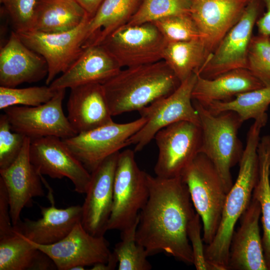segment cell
Wrapping results in <instances>:
<instances>
[{
  "label": "cell",
  "instance_id": "cell-1",
  "mask_svg": "<svg viewBox=\"0 0 270 270\" xmlns=\"http://www.w3.org/2000/svg\"><path fill=\"white\" fill-rule=\"evenodd\" d=\"M149 195L139 214L136 240L148 256L164 252L188 264L193 255L188 236L195 212L181 176L164 178L146 173Z\"/></svg>",
  "mask_w": 270,
  "mask_h": 270
},
{
  "label": "cell",
  "instance_id": "cell-2",
  "mask_svg": "<svg viewBox=\"0 0 270 270\" xmlns=\"http://www.w3.org/2000/svg\"><path fill=\"white\" fill-rule=\"evenodd\" d=\"M265 126L264 122L256 120L248 130L236 181L227 194L216 234L212 242L205 246L206 258L214 270H228L230 244L235 226L248 206L258 180V147L262 130Z\"/></svg>",
  "mask_w": 270,
  "mask_h": 270
},
{
  "label": "cell",
  "instance_id": "cell-3",
  "mask_svg": "<svg viewBox=\"0 0 270 270\" xmlns=\"http://www.w3.org/2000/svg\"><path fill=\"white\" fill-rule=\"evenodd\" d=\"M181 82L166 62L122 68L102 84L112 116L140 111L172 93Z\"/></svg>",
  "mask_w": 270,
  "mask_h": 270
},
{
  "label": "cell",
  "instance_id": "cell-4",
  "mask_svg": "<svg viewBox=\"0 0 270 270\" xmlns=\"http://www.w3.org/2000/svg\"><path fill=\"white\" fill-rule=\"evenodd\" d=\"M192 104L198 114L202 132L200 153L213 164L228 193L233 184L231 168L239 163L244 151L238 136L244 122L234 112L214 114L196 101L192 100Z\"/></svg>",
  "mask_w": 270,
  "mask_h": 270
},
{
  "label": "cell",
  "instance_id": "cell-5",
  "mask_svg": "<svg viewBox=\"0 0 270 270\" xmlns=\"http://www.w3.org/2000/svg\"><path fill=\"white\" fill-rule=\"evenodd\" d=\"M186 184L196 212L200 217L206 245L213 240L220 224L227 192L212 162L199 153L180 175Z\"/></svg>",
  "mask_w": 270,
  "mask_h": 270
},
{
  "label": "cell",
  "instance_id": "cell-6",
  "mask_svg": "<svg viewBox=\"0 0 270 270\" xmlns=\"http://www.w3.org/2000/svg\"><path fill=\"white\" fill-rule=\"evenodd\" d=\"M148 195L146 173L138 166L134 151L127 149L120 152L108 230L122 231L138 221L140 212L146 204Z\"/></svg>",
  "mask_w": 270,
  "mask_h": 270
},
{
  "label": "cell",
  "instance_id": "cell-7",
  "mask_svg": "<svg viewBox=\"0 0 270 270\" xmlns=\"http://www.w3.org/2000/svg\"><path fill=\"white\" fill-rule=\"evenodd\" d=\"M198 74L193 73L182 82L170 95L158 100L139 111L146 122L128 140L135 146L134 152L142 150L162 128L180 121L200 126L198 113L192 104V92Z\"/></svg>",
  "mask_w": 270,
  "mask_h": 270
},
{
  "label": "cell",
  "instance_id": "cell-8",
  "mask_svg": "<svg viewBox=\"0 0 270 270\" xmlns=\"http://www.w3.org/2000/svg\"><path fill=\"white\" fill-rule=\"evenodd\" d=\"M261 0H250L239 20L226 33L196 72L212 78L228 71L248 68V54Z\"/></svg>",
  "mask_w": 270,
  "mask_h": 270
},
{
  "label": "cell",
  "instance_id": "cell-9",
  "mask_svg": "<svg viewBox=\"0 0 270 270\" xmlns=\"http://www.w3.org/2000/svg\"><path fill=\"white\" fill-rule=\"evenodd\" d=\"M166 42L152 22L126 24L108 36L100 44L122 68L162 60Z\"/></svg>",
  "mask_w": 270,
  "mask_h": 270
},
{
  "label": "cell",
  "instance_id": "cell-10",
  "mask_svg": "<svg viewBox=\"0 0 270 270\" xmlns=\"http://www.w3.org/2000/svg\"><path fill=\"white\" fill-rule=\"evenodd\" d=\"M90 18L88 15L78 26L62 32L14 31L26 46L46 60L48 66L46 85L49 86L58 74L65 72L83 52Z\"/></svg>",
  "mask_w": 270,
  "mask_h": 270
},
{
  "label": "cell",
  "instance_id": "cell-11",
  "mask_svg": "<svg viewBox=\"0 0 270 270\" xmlns=\"http://www.w3.org/2000/svg\"><path fill=\"white\" fill-rule=\"evenodd\" d=\"M146 122L141 116L128 123L112 122L62 140L90 173L106 158L129 146L128 139Z\"/></svg>",
  "mask_w": 270,
  "mask_h": 270
},
{
  "label": "cell",
  "instance_id": "cell-12",
  "mask_svg": "<svg viewBox=\"0 0 270 270\" xmlns=\"http://www.w3.org/2000/svg\"><path fill=\"white\" fill-rule=\"evenodd\" d=\"M66 90H56L49 101L40 106H16L4 110L12 130L30 140L48 136L64 139L77 134L63 111Z\"/></svg>",
  "mask_w": 270,
  "mask_h": 270
},
{
  "label": "cell",
  "instance_id": "cell-13",
  "mask_svg": "<svg viewBox=\"0 0 270 270\" xmlns=\"http://www.w3.org/2000/svg\"><path fill=\"white\" fill-rule=\"evenodd\" d=\"M154 139L158 151L154 168L156 176L175 178L180 176L200 153L201 128L194 122L180 121L159 130Z\"/></svg>",
  "mask_w": 270,
  "mask_h": 270
},
{
  "label": "cell",
  "instance_id": "cell-14",
  "mask_svg": "<svg viewBox=\"0 0 270 270\" xmlns=\"http://www.w3.org/2000/svg\"><path fill=\"white\" fill-rule=\"evenodd\" d=\"M30 140V160L40 174L52 178H67L76 192L86 193L91 174L62 138L48 136Z\"/></svg>",
  "mask_w": 270,
  "mask_h": 270
},
{
  "label": "cell",
  "instance_id": "cell-15",
  "mask_svg": "<svg viewBox=\"0 0 270 270\" xmlns=\"http://www.w3.org/2000/svg\"><path fill=\"white\" fill-rule=\"evenodd\" d=\"M32 246L46 254L58 270H70L76 266H90L107 262L112 252L104 236H94L78 222L63 239L54 244L42 245L26 238Z\"/></svg>",
  "mask_w": 270,
  "mask_h": 270
},
{
  "label": "cell",
  "instance_id": "cell-16",
  "mask_svg": "<svg viewBox=\"0 0 270 270\" xmlns=\"http://www.w3.org/2000/svg\"><path fill=\"white\" fill-rule=\"evenodd\" d=\"M119 153L106 158L90 172V184L82 206L81 223L84 229L94 236H104L108 230Z\"/></svg>",
  "mask_w": 270,
  "mask_h": 270
},
{
  "label": "cell",
  "instance_id": "cell-17",
  "mask_svg": "<svg viewBox=\"0 0 270 270\" xmlns=\"http://www.w3.org/2000/svg\"><path fill=\"white\" fill-rule=\"evenodd\" d=\"M30 140L29 138L26 137L22 150L16 160L8 167L0 170V180L2 181L8 196L13 226L20 222L22 210L32 205L33 198L44 196L42 182V175L30 160Z\"/></svg>",
  "mask_w": 270,
  "mask_h": 270
},
{
  "label": "cell",
  "instance_id": "cell-18",
  "mask_svg": "<svg viewBox=\"0 0 270 270\" xmlns=\"http://www.w3.org/2000/svg\"><path fill=\"white\" fill-rule=\"evenodd\" d=\"M250 0H190V15L209 56L239 20Z\"/></svg>",
  "mask_w": 270,
  "mask_h": 270
},
{
  "label": "cell",
  "instance_id": "cell-19",
  "mask_svg": "<svg viewBox=\"0 0 270 270\" xmlns=\"http://www.w3.org/2000/svg\"><path fill=\"white\" fill-rule=\"evenodd\" d=\"M260 206L252 196L240 217V224L230 242L228 270H268L265 260L259 222Z\"/></svg>",
  "mask_w": 270,
  "mask_h": 270
},
{
  "label": "cell",
  "instance_id": "cell-20",
  "mask_svg": "<svg viewBox=\"0 0 270 270\" xmlns=\"http://www.w3.org/2000/svg\"><path fill=\"white\" fill-rule=\"evenodd\" d=\"M48 74L44 58L26 46L12 32L0 49V85L15 88L23 83L40 80Z\"/></svg>",
  "mask_w": 270,
  "mask_h": 270
},
{
  "label": "cell",
  "instance_id": "cell-21",
  "mask_svg": "<svg viewBox=\"0 0 270 270\" xmlns=\"http://www.w3.org/2000/svg\"><path fill=\"white\" fill-rule=\"evenodd\" d=\"M122 68L102 45L85 48L71 66L49 85L54 90L86 84H103Z\"/></svg>",
  "mask_w": 270,
  "mask_h": 270
},
{
  "label": "cell",
  "instance_id": "cell-22",
  "mask_svg": "<svg viewBox=\"0 0 270 270\" xmlns=\"http://www.w3.org/2000/svg\"><path fill=\"white\" fill-rule=\"evenodd\" d=\"M68 119L78 134L113 122L102 84L92 83L70 88Z\"/></svg>",
  "mask_w": 270,
  "mask_h": 270
},
{
  "label": "cell",
  "instance_id": "cell-23",
  "mask_svg": "<svg viewBox=\"0 0 270 270\" xmlns=\"http://www.w3.org/2000/svg\"><path fill=\"white\" fill-rule=\"evenodd\" d=\"M40 209L41 218H24L14 226L16 230L36 244L49 245L58 242L81 222L82 208L80 205L60 208L52 204L50 206H40Z\"/></svg>",
  "mask_w": 270,
  "mask_h": 270
},
{
  "label": "cell",
  "instance_id": "cell-24",
  "mask_svg": "<svg viewBox=\"0 0 270 270\" xmlns=\"http://www.w3.org/2000/svg\"><path fill=\"white\" fill-rule=\"evenodd\" d=\"M264 86L248 68L232 70L212 78L198 74L192 99L206 106L213 102L230 100L240 93Z\"/></svg>",
  "mask_w": 270,
  "mask_h": 270
},
{
  "label": "cell",
  "instance_id": "cell-25",
  "mask_svg": "<svg viewBox=\"0 0 270 270\" xmlns=\"http://www.w3.org/2000/svg\"><path fill=\"white\" fill-rule=\"evenodd\" d=\"M142 0H104L90 19L84 48L100 44L108 36L127 24Z\"/></svg>",
  "mask_w": 270,
  "mask_h": 270
},
{
  "label": "cell",
  "instance_id": "cell-26",
  "mask_svg": "<svg viewBox=\"0 0 270 270\" xmlns=\"http://www.w3.org/2000/svg\"><path fill=\"white\" fill-rule=\"evenodd\" d=\"M12 234L0 238V270L56 269L52 260L32 246L14 228Z\"/></svg>",
  "mask_w": 270,
  "mask_h": 270
},
{
  "label": "cell",
  "instance_id": "cell-27",
  "mask_svg": "<svg viewBox=\"0 0 270 270\" xmlns=\"http://www.w3.org/2000/svg\"><path fill=\"white\" fill-rule=\"evenodd\" d=\"M88 16L76 0H40L33 30L45 32L68 31L80 25Z\"/></svg>",
  "mask_w": 270,
  "mask_h": 270
},
{
  "label": "cell",
  "instance_id": "cell-28",
  "mask_svg": "<svg viewBox=\"0 0 270 270\" xmlns=\"http://www.w3.org/2000/svg\"><path fill=\"white\" fill-rule=\"evenodd\" d=\"M208 55L201 38L186 41L166 42L164 60L180 82L201 68Z\"/></svg>",
  "mask_w": 270,
  "mask_h": 270
},
{
  "label": "cell",
  "instance_id": "cell-29",
  "mask_svg": "<svg viewBox=\"0 0 270 270\" xmlns=\"http://www.w3.org/2000/svg\"><path fill=\"white\" fill-rule=\"evenodd\" d=\"M258 153L259 174L252 196L259 202L263 234L262 244L264 256L268 270H270V136L260 138Z\"/></svg>",
  "mask_w": 270,
  "mask_h": 270
},
{
  "label": "cell",
  "instance_id": "cell-30",
  "mask_svg": "<svg viewBox=\"0 0 270 270\" xmlns=\"http://www.w3.org/2000/svg\"><path fill=\"white\" fill-rule=\"evenodd\" d=\"M270 105V86L246 92L226 102H216L204 106L212 114L232 111L244 122L250 119L256 120L268 115Z\"/></svg>",
  "mask_w": 270,
  "mask_h": 270
},
{
  "label": "cell",
  "instance_id": "cell-31",
  "mask_svg": "<svg viewBox=\"0 0 270 270\" xmlns=\"http://www.w3.org/2000/svg\"><path fill=\"white\" fill-rule=\"evenodd\" d=\"M138 220L121 232V240L112 252L118 262L119 270H150L152 266L144 248L136 240Z\"/></svg>",
  "mask_w": 270,
  "mask_h": 270
},
{
  "label": "cell",
  "instance_id": "cell-32",
  "mask_svg": "<svg viewBox=\"0 0 270 270\" xmlns=\"http://www.w3.org/2000/svg\"><path fill=\"white\" fill-rule=\"evenodd\" d=\"M190 0H142L127 24L153 22L171 16L190 14Z\"/></svg>",
  "mask_w": 270,
  "mask_h": 270
},
{
  "label": "cell",
  "instance_id": "cell-33",
  "mask_svg": "<svg viewBox=\"0 0 270 270\" xmlns=\"http://www.w3.org/2000/svg\"><path fill=\"white\" fill-rule=\"evenodd\" d=\"M54 90L48 86H36L17 88L0 86V109L22 105L35 106L49 101L55 94Z\"/></svg>",
  "mask_w": 270,
  "mask_h": 270
},
{
  "label": "cell",
  "instance_id": "cell-34",
  "mask_svg": "<svg viewBox=\"0 0 270 270\" xmlns=\"http://www.w3.org/2000/svg\"><path fill=\"white\" fill-rule=\"evenodd\" d=\"M152 23L160 32L166 42L202 38L190 14L171 16Z\"/></svg>",
  "mask_w": 270,
  "mask_h": 270
},
{
  "label": "cell",
  "instance_id": "cell-35",
  "mask_svg": "<svg viewBox=\"0 0 270 270\" xmlns=\"http://www.w3.org/2000/svg\"><path fill=\"white\" fill-rule=\"evenodd\" d=\"M248 69L265 86H270V40L258 34L252 38L248 54Z\"/></svg>",
  "mask_w": 270,
  "mask_h": 270
},
{
  "label": "cell",
  "instance_id": "cell-36",
  "mask_svg": "<svg viewBox=\"0 0 270 270\" xmlns=\"http://www.w3.org/2000/svg\"><path fill=\"white\" fill-rule=\"evenodd\" d=\"M24 135L14 132L4 114L0 116V170L6 168L16 160L23 147Z\"/></svg>",
  "mask_w": 270,
  "mask_h": 270
},
{
  "label": "cell",
  "instance_id": "cell-37",
  "mask_svg": "<svg viewBox=\"0 0 270 270\" xmlns=\"http://www.w3.org/2000/svg\"><path fill=\"white\" fill-rule=\"evenodd\" d=\"M40 0H0L16 32L32 30Z\"/></svg>",
  "mask_w": 270,
  "mask_h": 270
},
{
  "label": "cell",
  "instance_id": "cell-38",
  "mask_svg": "<svg viewBox=\"0 0 270 270\" xmlns=\"http://www.w3.org/2000/svg\"><path fill=\"white\" fill-rule=\"evenodd\" d=\"M201 222L200 217L196 212L190 221L188 229V236L193 255V264L197 270H214L205 256Z\"/></svg>",
  "mask_w": 270,
  "mask_h": 270
},
{
  "label": "cell",
  "instance_id": "cell-39",
  "mask_svg": "<svg viewBox=\"0 0 270 270\" xmlns=\"http://www.w3.org/2000/svg\"><path fill=\"white\" fill-rule=\"evenodd\" d=\"M10 208L8 192L0 180V238L12 234L14 232Z\"/></svg>",
  "mask_w": 270,
  "mask_h": 270
},
{
  "label": "cell",
  "instance_id": "cell-40",
  "mask_svg": "<svg viewBox=\"0 0 270 270\" xmlns=\"http://www.w3.org/2000/svg\"><path fill=\"white\" fill-rule=\"evenodd\" d=\"M266 8V12L256 22L260 34L270 36V0H261Z\"/></svg>",
  "mask_w": 270,
  "mask_h": 270
},
{
  "label": "cell",
  "instance_id": "cell-41",
  "mask_svg": "<svg viewBox=\"0 0 270 270\" xmlns=\"http://www.w3.org/2000/svg\"><path fill=\"white\" fill-rule=\"evenodd\" d=\"M85 10L90 17H92L104 0H76Z\"/></svg>",
  "mask_w": 270,
  "mask_h": 270
},
{
  "label": "cell",
  "instance_id": "cell-42",
  "mask_svg": "<svg viewBox=\"0 0 270 270\" xmlns=\"http://www.w3.org/2000/svg\"><path fill=\"white\" fill-rule=\"evenodd\" d=\"M84 266H76L71 268L70 270H85Z\"/></svg>",
  "mask_w": 270,
  "mask_h": 270
},
{
  "label": "cell",
  "instance_id": "cell-43",
  "mask_svg": "<svg viewBox=\"0 0 270 270\" xmlns=\"http://www.w3.org/2000/svg\"></svg>",
  "mask_w": 270,
  "mask_h": 270
},
{
  "label": "cell",
  "instance_id": "cell-44",
  "mask_svg": "<svg viewBox=\"0 0 270 270\" xmlns=\"http://www.w3.org/2000/svg\"><path fill=\"white\" fill-rule=\"evenodd\" d=\"M269 39H270V36H269Z\"/></svg>",
  "mask_w": 270,
  "mask_h": 270
}]
</instances>
